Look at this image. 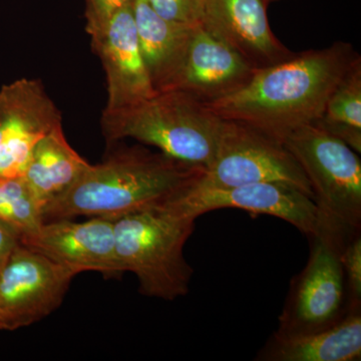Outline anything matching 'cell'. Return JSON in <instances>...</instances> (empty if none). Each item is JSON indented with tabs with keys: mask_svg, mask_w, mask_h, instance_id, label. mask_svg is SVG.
Returning <instances> with one entry per match:
<instances>
[{
	"mask_svg": "<svg viewBox=\"0 0 361 361\" xmlns=\"http://www.w3.org/2000/svg\"><path fill=\"white\" fill-rule=\"evenodd\" d=\"M358 56L342 42L293 54L276 65L256 68L245 85L206 104L224 120L283 142L294 130L322 118L330 94Z\"/></svg>",
	"mask_w": 361,
	"mask_h": 361,
	"instance_id": "1",
	"label": "cell"
},
{
	"mask_svg": "<svg viewBox=\"0 0 361 361\" xmlns=\"http://www.w3.org/2000/svg\"><path fill=\"white\" fill-rule=\"evenodd\" d=\"M205 169L142 147L114 149L90 165L63 194L42 208L44 221L77 217L115 221L172 200L197 182Z\"/></svg>",
	"mask_w": 361,
	"mask_h": 361,
	"instance_id": "2",
	"label": "cell"
},
{
	"mask_svg": "<svg viewBox=\"0 0 361 361\" xmlns=\"http://www.w3.org/2000/svg\"><path fill=\"white\" fill-rule=\"evenodd\" d=\"M224 126V118L206 104L179 90L157 92L129 108L104 111L102 116L109 147L130 137L205 170L215 159Z\"/></svg>",
	"mask_w": 361,
	"mask_h": 361,
	"instance_id": "3",
	"label": "cell"
},
{
	"mask_svg": "<svg viewBox=\"0 0 361 361\" xmlns=\"http://www.w3.org/2000/svg\"><path fill=\"white\" fill-rule=\"evenodd\" d=\"M195 226V219L159 208L114 221L118 264L134 273L142 295L174 301L189 293L194 269L184 248Z\"/></svg>",
	"mask_w": 361,
	"mask_h": 361,
	"instance_id": "4",
	"label": "cell"
},
{
	"mask_svg": "<svg viewBox=\"0 0 361 361\" xmlns=\"http://www.w3.org/2000/svg\"><path fill=\"white\" fill-rule=\"evenodd\" d=\"M310 182L319 227L351 237L361 231V161L346 142L312 123L284 137Z\"/></svg>",
	"mask_w": 361,
	"mask_h": 361,
	"instance_id": "5",
	"label": "cell"
},
{
	"mask_svg": "<svg viewBox=\"0 0 361 361\" xmlns=\"http://www.w3.org/2000/svg\"><path fill=\"white\" fill-rule=\"evenodd\" d=\"M310 254L303 270L292 279L278 319L281 337L302 336L334 326L348 310L341 251L349 238L327 228H318L307 238Z\"/></svg>",
	"mask_w": 361,
	"mask_h": 361,
	"instance_id": "6",
	"label": "cell"
},
{
	"mask_svg": "<svg viewBox=\"0 0 361 361\" xmlns=\"http://www.w3.org/2000/svg\"><path fill=\"white\" fill-rule=\"evenodd\" d=\"M256 183L290 185L313 198L302 168L283 142L245 123L225 120L215 159L196 185L230 188Z\"/></svg>",
	"mask_w": 361,
	"mask_h": 361,
	"instance_id": "7",
	"label": "cell"
},
{
	"mask_svg": "<svg viewBox=\"0 0 361 361\" xmlns=\"http://www.w3.org/2000/svg\"><path fill=\"white\" fill-rule=\"evenodd\" d=\"M234 208L252 215L286 221L307 238L318 231L319 218L312 197L290 185L256 183L230 188H204L196 183L159 209L197 220L203 214Z\"/></svg>",
	"mask_w": 361,
	"mask_h": 361,
	"instance_id": "8",
	"label": "cell"
},
{
	"mask_svg": "<svg viewBox=\"0 0 361 361\" xmlns=\"http://www.w3.org/2000/svg\"><path fill=\"white\" fill-rule=\"evenodd\" d=\"M77 275L18 244L0 268V330L27 327L51 314Z\"/></svg>",
	"mask_w": 361,
	"mask_h": 361,
	"instance_id": "9",
	"label": "cell"
},
{
	"mask_svg": "<svg viewBox=\"0 0 361 361\" xmlns=\"http://www.w3.org/2000/svg\"><path fill=\"white\" fill-rule=\"evenodd\" d=\"M0 92V180H4L23 177L33 149L61 126V115L39 80L21 78L4 85Z\"/></svg>",
	"mask_w": 361,
	"mask_h": 361,
	"instance_id": "10",
	"label": "cell"
},
{
	"mask_svg": "<svg viewBox=\"0 0 361 361\" xmlns=\"http://www.w3.org/2000/svg\"><path fill=\"white\" fill-rule=\"evenodd\" d=\"M20 243L49 260L75 271H94L104 276L123 274L116 253L114 221L90 218L44 221Z\"/></svg>",
	"mask_w": 361,
	"mask_h": 361,
	"instance_id": "11",
	"label": "cell"
},
{
	"mask_svg": "<svg viewBox=\"0 0 361 361\" xmlns=\"http://www.w3.org/2000/svg\"><path fill=\"white\" fill-rule=\"evenodd\" d=\"M90 39L106 73L104 111L129 108L156 94L140 49L133 6L116 13L103 32Z\"/></svg>",
	"mask_w": 361,
	"mask_h": 361,
	"instance_id": "12",
	"label": "cell"
},
{
	"mask_svg": "<svg viewBox=\"0 0 361 361\" xmlns=\"http://www.w3.org/2000/svg\"><path fill=\"white\" fill-rule=\"evenodd\" d=\"M253 66L203 23L195 25L186 56L170 90L204 104L231 94L248 82Z\"/></svg>",
	"mask_w": 361,
	"mask_h": 361,
	"instance_id": "13",
	"label": "cell"
},
{
	"mask_svg": "<svg viewBox=\"0 0 361 361\" xmlns=\"http://www.w3.org/2000/svg\"><path fill=\"white\" fill-rule=\"evenodd\" d=\"M266 0H206L202 23L254 68L276 65L293 54L271 30Z\"/></svg>",
	"mask_w": 361,
	"mask_h": 361,
	"instance_id": "14",
	"label": "cell"
},
{
	"mask_svg": "<svg viewBox=\"0 0 361 361\" xmlns=\"http://www.w3.org/2000/svg\"><path fill=\"white\" fill-rule=\"evenodd\" d=\"M133 13L140 49L154 90H170L184 61L195 25L165 20L148 0H135Z\"/></svg>",
	"mask_w": 361,
	"mask_h": 361,
	"instance_id": "15",
	"label": "cell"
},
{
	"mask_svg": "<svg viewBox=\"0 0 361 361\" xmlns=\"http://www.w3.org/2000/svg\"><path fill=\"white\" fill-rule=\"evenodd\" d=\"M361 357V310L320 331L281 337L273 334L259 351L260 361H357Z\"/></svg>",
	"mask_w": 361,
	"mask_h": 361,
	"instance_id": "16",
	"label": "cell"
},
{
	"mask_svg": "<svg viewBox=\"0 0 361 361\" xmlns=\"http://www.w3.org/2000/svg\"><path fill=\"white\" fill-rule=\"evenodd\" d=\"M90 165L71 146L59 126L37 142L23 178L44 208L75 184Z\"/></svg>",
	"mask_w": 361,
	"mask_h": 361,
	"instance_id": "17",
	"label": "cell"
},
{
	"mask_svg": "<svg viewBox=\"0 0 361 361\" xmlns=\"http://www.w3.org/2000/svg\"><path fill=\"white\" fill-rule=\"evenodd\" d=\"M316 125L361 154V59L353 61L331 92Z\"/></svg>",
	"mask_w": 361,
	"mask_h": 361,
	"instance_id": "18",
	"label": "cell"
},
{
	"mask_svg": "<svg viewBox=\"0 0 361 361\" xmlns=\"http://www.w3.org/2000/svg\"><path fill=\"white\" fill-rule=\"evenodd\" d=\"M0 219L13 226L20 239L44 222L42 205L23 177L0 180Z\"/></svg>",
	"mask_w": 361,
	"mask_h": 361,
	"instance_id": "19",
	"label": "cell"
},
{
	"mask_svg": "<svg viewBox=\"0 0 361 361\" xmlns=\"http://www.w3.org/2000/svg\"><path fill=\"white\" fill-rule=\"evenodd\" d=\"M349 311L361 310V231L348 240L341 251Z\"/></svg>",
	"mask_w": 361,
	"mask_h": 361,
	"instance_id": "20",
	"label": "cell"
},
{
	"mask_svg": "<svg viewBox=\"0 0 361 361\" xmlns=\"http://www.w3.org/2000/svg\"><path fill=\"white\" fill-rule=\"evenodd\" d=\"M148 2L165 20L196 25L203 20L206 0H148Z\"/></svg>",
	"mask_w": 361,
	"mask_h": 361,
	"instance_id": "21",
	"label": "cell"
},
{
	"mask_svg": "<svg viewBox=\"0 0 361 361\" xmlns=\"http://www.w3.org/2000/svg\"><path fill=\"white\" fill-rule=\"evenodd\" d=\"M135 0H85V18L90 37L103 32L111 18L127 7L134 6Z\"/></svg>",
	"mask_w": 361,
	"mask_h": 361,
	"instance_id": "22",
	"label": "cell"
},
{
	"mask_svg": "<svg viewBox=\"0 0 361 361\" xmlns=\"http://www.w3.org/2000/svg\"><path fill=\"white\" fill-rule=\"evenodd\" d=\"M20 243V233L13 226L0 219V268Z\"/></svg>",
	"mask_w": 361,
	"mask_h": 361,
	"instance_id": "23",
	"label": "cell"
},
{
	"mask_svg": "<svg viewBox=\"0 0 361 361\" xmlns=\"http://www.w3.org/2000/svg\"><path fill=\"white\" fill-rule=\"evenodd\" d=\"M266 1H267V4H271V2L280 1V0H266Z\"/></svg>",
	"mask_w": 361,
	"mask_h": 361,
	"instance_id": "24",
	"label": "cell"
}]
</instances>
